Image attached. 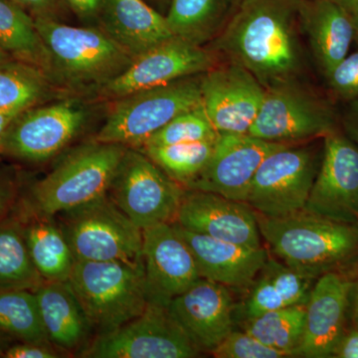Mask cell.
Listing matches in <instances>:
<instances>
[{
  "label": "cell",
  "instance_id": "d4e9b609",
  "mask_svg": "<svg viewBox=\"0 0 358 358\" xmlns=\"http://www.w3.org/2000/svg\"><path fill=\"white\" fill-rule=\"evenodd\" d=\"M299 11L305 20L313 54L327 77L348 56L355 39L352 16L331 0L299 3Z\"/></svg>",
  "mask_w": 358,
  "mask_h": 358
},
{
  "label": "cell",
  "instance_id": "9a60e30c",
  "mask_svg": "<svg viewBox=\"0 0 358 358\" xmlns=\"http://www.w3.org/2000/svg\"><path fill=\"white\" fill-rule=\"evenodd\" d=\"M286 145L248 134H219L210 159L185 189L203 190L247 202L252 181L264 159Z\"/></svg>",
  "mask_w": 358,
  "mask_h": 358
},
{
  "label": "cell",
  "instance_id": "681fc988",
  "mask_svg": "<svg viewBox=\"0 0 358 358\" xmlns=\"http://www.w3.org/2000/svg\"><path fill=\"white\" fill-rule=\"evenodd\" d=\"M1 162H2V157H1V155H0V164H1Z\"/></svg>",
  "mask_w": 358,
  "mask_h": 358
},
{
  "label": "cell",
  "instance_id": "7a4b0ae2",
  "mask_svg": "<svg viewBox=\"0 0 358 358\" xmlns=\"http://www.w3.org/2000/svg\"><path fill=\"white\" fill-rule=\"evenodd\" d=\"M256 216L261 237L273 253L313 279L336 271L358 254V224L338 222L306 211L285 217L257 212Z\"/></svg>",
  "mask_w": 358,
  "mask_h": 358
},
{
  "label": "cell",
  "instance_id": "7bdbcfd3",
  "mask_svg": "<svg viewBox=\"0 0 358 358\" xmlns=\"http://www.w3.org/2000/svg\"><path fill=\"white\" fill-rule=\"evenodd\" d=\"M331 1L341 7L352 17L358 11V0H331Z\"/></svg>",
  "mask_w": 358,
  "mask_h": 358
},
{
  "label": "cell",
  "instance_id": "7402d4cb",
  "mask_svg": "<svg viewBox=\"0 0 358 358\" xmlns=\"http://www.w3.org/2000/svg\"><path fill=\"white\" fill-rule=\"evenodd\" d=\"M96 15L101 29L133 59L176 37L166 17L143 0H103Z\"/></svg>",
  "mask_w": 358,
  "mask_h": 358
},
{
  "label": "cell",
  "instance_id": "52a82bcc",
  "mask_svg": "<svg viewBox=\"0 0 358 358\" xmlns=\"http://www.w3.org/2000/svg\"><path fill=\"white\" fill-rule=\"evenodd\" d=\"M62 214L75 261L143 263V230L108 195Z\"/></svg>",
  "mask_w": 358,
  "mask_h": 358
},
{
  "label": "cell",
  "instance_id": "60d3db41",
  "mask_svg": "<svg viewBox=\"0 0 358 358\" xmlns=\"http://www.w3.org/2000/svg\"><path fill=\"white\" fill-rule=\"evenodd\" d=\"M345 127L348 138L358 147V96L350 100L346 112Z\"/></svg>",
  "mask_w": 358,
  "mask_h": 358
},
{
  "label": "cell",
  "instance_id": "5bb4252c",
  "mask_svg": "<svg viewBox=\"0 0 358 358\" xmlns=\"http://www.w3.org/2000/svg\"><path fill=\"white\" fill-rule=\"evenodd\" d=\"M303 211L358 224V147L350 138L334 131L324 136L322 164Z\"/></svg>",
  "mask_w": 358,
  "mask_h": 358
},
{
  "label": "cell",
  "instance_id": "603a6c76",
  "mask_svg": "<svg viewBox=\"0 0 358 358\" xmlns=\"http://www.w3.org/2000/svg\"><path fill=\"white\" fill-rule=\"evenodd\" d=\"M315 281L268 257L248 287L241 307L244 320L282 308L307 305Z\"/></svg>",
  "mask_w": 358,
  "mask_h": 358
},
{
  "label": "cell",
  "instance_id": "30bf717a",
  "mask_svg": "<svg viewBox=\"0 0 358 358\" xmlns=\"http://www.w3.org/2000/svg\"><path fill=\"white\" fill-rule=\"evenodd\" d=\"M201 350L186 336L167 307L148 303L145 312L109 333L100 334L80 357L192 358Z\"/></svg>",
  "mask_w": 358,
  "mask_h": 358
},
{
  "label": "cell",
  "instance_id": "4dcf8cb0",
  "mask_svg": "<svg viewBox=\"0 0 358 358\" xmlns=\"http://www.w3.org/2000/svg\"><path fill=\"white\" fill-rule=\"evenodd\" d=\"M0 331L26 343H50L31 289H0Z\"/></svg>",
  "mask_w": 358,
  "mask_h": 358
},
{
  "label": "cell",
  "instance_id": "9c48e42d",
  "mask_svg": "<svg viewBox=\"0 0 358 358\" xmlns=\"http://www.w3.org/2000/svg\"><path fill=\"white\" fill-rule=\"evenodd\" d=\"M89 117L88 108L78 100L34 106L0 136V155L24 162L50 159L83 131Z\"/></svg>",
  "mask_w": 358,
  "mask_h": 358
},
{
  "label": "cell",
  "instance_id": "8d00e7d4",
  "mask_svg": "<svg viewBox=\"0 0 358 358\" xmlns=\"http://www.w3.org/2000/svg\"><path fill=\"white\" fill-rule=\"evenodd\" d=\"M21 199V183L13 169H0V222L15 212Z\"/></svg>",
  "mask_w": 358,
  "mask_h": 358
},
{
  "label": "cell",
  "instance_id": "ac0fdd59",
  "mask_svg": "<svg viewBox=\"0 0 358 358\" xmlns=\"http://www.w3.org/2000/svg\"><path fill=\"white\" fill-rule=\"evenodd\" d=\"M174 223L214 239L262 246L255 210L247 202L216 193L185 189Z\"/></svg>",
  "mask_w": 358,
  "mask_h": 358
},
{
  "label": "cell",
  "instance_id": "277c9868",
  "mask_svg": "<svg viewBox=\"0 0 358 358\" xmlns=\"http://www.w3.org/2000/svg\"><path fill=\"white\" fill-rule=\"evenodd\" d=\"M35 23L50 54L53 83L96 90L133 61L101 28L75 27L47 17L35 18Z\"/></svg>",
  "mask_w": 358,
  "mask_h": 358
},
{
  "label": "cell",
  "instance_id": "7dc6e473",
  "mask_svg": "<svg viewBox=\"0 0 358 358\" xmlns=\"http://www.w3.org/2000/svg\"><path fill=\"white\" fill-rule=\"evenodd\" d=\"M353 27H355V38L358 42V11L352 16Z\"/></svg>",
  "mask_w": 358,
  "mask_h": 358
},
{
  "label": "cell",
  "instance_id": "d590c367",
  "mask_svg": "<svg viewBox=\"0 0 358 358\" xmlns=\"http://www.w3.org/2000/svg\"><path fill=\"white\" fill-rule=\"evenodd\" d=\"M329 86L346 100L358 96V51L346 56L336 65L329 76Z\"/></svg>",
  "mask_w": 358,
  "mask_h": 358
},
{
  "label": "cell",
  "instance_id": "3957f363",
  "mask_svg": "<svg viewBox=\"0 0 358 358\" xmlns=\"http://www.w3.org/2000/svg\"><path fill=\"white\" fill-rule=\"evenodd\" d=\"M127 148L96 140L85 143L21 196L18 211L54 217L102 199L108 195Z\"/></svg>",
  "mask_w": 358,
  "mask_h": 358
},
{
  "label": "cell",
  "instance_id": "d6986e66",
  "mask_svg": "<svg viewBox=\"0 0 358 358\" xmlns=\"http://www.w3.org/2000/svg\"><path fill=\"white\" fill-rule=\"evenodd\" d=\"M167 308L201 352H210L234 329L236 307L230 289L204 278L176 296Z\"/></svg>",
  "mask_w": 358,
  "mask_h": 358
},
{
  "label": "cell",
  "instance_id": "e0dca14e",
  "mask_svg": "<svg viewBox=\"0 0 358 358\" xmlns=\"http://www.w3.org/2000/svg\"><path fill=\"white\" fill-rule=\"evenodd\" d=\"M143 259L148 303L167 307L200 275L192 250L174 223L143 230Z\"/></svg>",
  "mask_w": 358,
  "mask_h": 358
},
{
  "label": "cell",
  "instance_id": "836d02e7",
  "mask_svg": "<svg viewBox=\"0 0 358 358\" xmlns=\"http://www.w3.org/2000/svg\"><path fill=\"white\" fill-rule=\"evenodd\" d=\"M218 134L209 121L203 107L200 105L199 107L178 115L167 122L166 126L148 138L141 148L215 141Z\"/></svg>",
  "mask_w": 358,
  "mask_h": 358
},
{
  "label": "cell",
  "instance_id": "7c38bea8",
  "mask_svg": "<svg viewBox=\"0 0 358 358\" xmlns=\"http://www.w3.org/2000/svg\"><path fill=\"white\" fill-rule=\"evenodd\" d=\"M214 62L213 55L200 45L173 37L134 57L122 74L99 87L96 92L101 98L115 101L203 74L214 67Z\"/></svg>",
  "mask_w": 358,
  "mask_h": 358
},
{
  "label": "cell",
  "instance_id": "74e56055",
  "mask_svg": "<svg viewBox=\"0 0 358 358\" xmlns=\"http://www.w3.org/2000/svg\"><path fill=\"white\" fill-rule=\"evenodd\" d=\"M51 343H11L1 355L3 358H57L58 352L52 348Z\"/></svg>",
  "mask_w": 358,
  "mask_h": 358
},
{
  "label": "cell",
  "instance_id": "4316f807",
  "mask_svg": "<svg viewBox=\"0 0 358 358\" xmlns=\"http://www.w3.org/2000/svg\"><path fill=\"white\" fill-rule=\"evenodd\" d=\"M0 49L13 60L43 71L51 79L50 54L35 18L10 0H0Z\"/></svg>",
  "mask_w": 358,
  "mask_h": 358
},
{
  "label": "cell",
  "instance_id": "ffe728a7",
  "mask_svg": "<svg viewBox=\"0 0 358 358\" xmlns=\"http://www.w3.org/2000/svg\"><path fill=\"white\" fill-rule=\"evenodd\" d=\"M353 282L336 271L317 278L307 305L303 339L296 357H333L343 334Z\"/></svg>",
  "mask_w": 358,
  "mask_h": 358
},
{
  "label": "cell",
  "instance_id": "ee69618b",
  "mask_svg": "<svg viewBox=\"0 0 358 358\" xmlns=\"http://www.w3.org/2000/svg\"><path fill=\"white\" fill-rule=\"evenodd\" d=\"M18 115L13 114V113L0 112V136L3 134L4 131L10 126L11 122H13V120Z\"/></svg>",
  "mask_w": 358,
  "mask_h": 358
},
{
  "label": "cell",
  "instance_id": "f546056e",
  "mask_svg": "<svg viewBox=\"0 0 358 358\" xmlns=\"http://www.w3.org/2000/svg\"><path fill=\"white\" fill-rule=\"evenodd\" d=\"M306 306H292L243 320V331L264 345L284 352L288 357L296 352L305 331Z\"/></svg>",
  "mask_w": 358,
  "mask_h": 358
},
{
  "label": "cell",
  "instance_id": "1f68e13d",
  "mask_svg": "<svg viewBox=\"0 0 358 358\" xmlns=\"http://www.w3.org/2000/svg\"><path fill=\"white\" fill-rule=\"evenodd\" d=\"M216 140L164 147H145L138 150L147 155L169 178L185 188L206 166Z\"/></svg>",
  "mask_w": 358,
  "mask_h": 358
},
{
  "label": "cell",
  "instance_id": "f35d334b",
  "mask_svg": "<svg viewBox=\"0 0 358 358\" xmlns=\"http://www.w3.org/2000/svg\"><path fill=\"white\" fill-rule=\"evenodd\" d=\"M22 7L33 17L54 18L60 9L62 0H10Z\"/></svg>",
  "mask_w": 358,
  "mask_h": 358
},
{
  "label": "cell",
  "instance_id": "8992f818",
  "mask_svg": "<svg viewBox=\"0 0 358 358\" xmlns=\"http://www.w3.org/2000/svg\"><path fill=\"white\" fill-rule=\"evenodd\" d=\"M201 75L117 99L95 140L138 148L174 117L202 105Z\"/></svg>",
  "mask_w": 358,
  "mask_h": 358
},
{
  "label": "cell",
  "instance_id": "c3c4849f",
  "mask_svg": "<svg viewBox=\"0 0 358 358\" xmlns=\"http://www.w3.org/2000/svg\"><path fill=\"white\" fill-rule=\"evenodd\" d=\"M9 60H13V58L9 57L8 55L6 53V52H3L0 49V64H2V63H6L7 61Z\"/></svg>",
  "mask_w": 358,
  "mask_h": 358
},
{
  "label": "cell",
  "instance_id": "6da1fadb",
  "mask_svg": "<svg viewBox=\"0 0 358 358\" xmlns=\"http://www.w3.org/2000/svg\"><path fill=\"white\" fill-rule=\"evenodd\" d=\"M296 0H245L218 45L268 89L291 83L301 67Z\"/></svg>",
  "mask_w": 358,
  "mask_h": 358
},
{
  "label": "cell",
  "instance_id": "4fadbf2b",
  "mask_svg": "<svg viewBox=\"0 0 358 358\" xmlns=\"http://www.w3.org/2000/svg\"><path fill=\"white\" fill-rule=\"evenodd\" d=\"M262 105L249 129L250 136L288 145L333 133L331 112L292 83L265 89Z\"/></svg>",
  "mask_w": 358,
  "mask_h": 358
},
{
  "label": "cell",
  "instance_id": "bcb514c9",
  "mask_svg": "<svg viewBox=\"0 0 358 358\" xmlns=\"http://www.w3.org/2000/svg\"><path fill=\"white\" fill-rule=\"evenodd\" d=\"M355 303H353V320H355V327L358 329V285L355 287Z\"/></svg>",
  "mask_w": 358,
  "mask_h": 358
},
{
  "label": "cell",
  "instance_id": "5b68a950",
  "mask_svg": "<svg viewBox=\"0 0 358 358\" xmlns=\"http://www.w3.org/2000/svg\"><path fill=\"white\" fill-rule=\"evenodd\" d=\"M68 282L99 334L138 317L148 306L143 263L75 261Z\"/></svg>",
  "mask_w": 358,
  "mask_h": 358
},
{
  "label": "cell",
  "instance_id": "ba28073f",
  "mask_svg": "<svg viewBox=\"0 0 358 358\" xmlns=\"http://www.w3.org/2000/svg\"><path fill=\"white\" fill-rule=\"evenodd\" d=\"M185 188L147 155L128 148L122 155L108 196L138 228L173 223Z\"/></svg>",
  "mask_w": 358,
  "mask_h": 358
},
{
  "label": "cell",
  "instance_id": "b9f144b4",
  "mask_svg": "<svg viewBox=\"0 0 358 358\" xmlns=\"http://www.w3.org/2000/svg\"><path fill=\"white\" fill-rule=\"evenodd\" d=\"M71 8L83 17L96 15L103 0H65Z\"/></svg>",
  "mask_w": 358,
  "mask_h": 358
},
{
  "label": "cell",
  "instance_id": "d6a6232c",
  "mask_svg": "<svg viewBox=\"0 0 358 358\" xmlns=\"http://www.w3.org/2000/svg\"><path fill=\"white\" fill-rule=\"evenodd\" d=\"M223 7L224 0H171L167 25L174 36L201 46L215 29Z\"/></svg>",
  "mask_w": 358,
  "mask_h": 358
},
{
  "label": "cell",
  "instance_id": "8fae6325",
  "mask_svg": "<svg viewBox=\"0 0 358 358\" xmlns=\"http://www.w3.org/2000/svg\"><path fill=\"white\" fill-rule=\"evenodd\" d=\"M310 148L289 145L268 155L254 176L247 203L268 217H285L305 210L319 171Z\"/></svg>",
  "mask_w": 358,
  "mask_h": 358
},
{
  "label": "cell",
  "instance_id": "f1b7e54d",
  "mask_svg": "<svg viewBox=\"0 0 358 358\" xmlns=\"http://www.w3.org/2000/svg\"><path fill=\"white\" fill-rule=\"evenodd\" d=\"M53 82L46 73L20 61L0 64V112L20 114L48 98Z\"/></svg>",
  "mask_w": 358,
  "mask_h": 358
},
{
  "label": "cell",
  "instance_id": "83f0119b",
  "mask_svg": "<svg viewBox=\"0 0 358 358\" xmlns=\"http://www.w3.org/2000/svg\"><path fill=\"white\" fill-rule=\"evenodd\" d=\"M28 252L17 212L0 222V289L35 291L44 282Z\"/></svg>",
  "mask_w": 358,
  "mask_h": 358
},
{
  "label": "cell",
  "instance_id": "44dd1931",
  "mask_svg": "<svg viewBox=\"0 0 358 358\" xmlns=\"http://www.w3.org/2000/svg\"><path fill=\"white\" fill-rule=\"evenodd\" d=\"M174 225L192 250L200 277L229 289H248L268 258L263 246L231 243Z\"/></svg>",
  "mask_w": 358,
  "mask_h": 358
},
{
  "label": "cell",
  "instance_id": "2e32d148",
  "mask_svg": "<svg viewBox=\"0 0 358 358\" xmlns=\"http://www.w3.org/2000/svg\"><path fill=\"white\" fill-rule=\"evenodd\" d=\"M202 107L218 134H248L262 105L265 88L233 62L201 75Z\"/></svg>",
  "mask_w": 358,
  "mask_h": 358
},
{
  "label": "cell",
  "instance_id": "ab89813d",
  "mask_svg": "<svg viewBox=\"0 0 358 358\" xmlns=\"http://www.w3.org/2000/svg\"><path fill=\"white\" fill-rule=\"evenodd\" d=\"M333 357L338 358H358V329L345 333L336 350Z\"/></svg>",
  "mask_w": 358,
  "mask_h": 358
},
{
  "label": "cell",
  "instance_id": "f6af8a7d",
  "mask_svg": "<svg viewBox=\"0 0 358 358\" xmlns=\"http://www.w3.org/2000/svg\"><path fill=\"white\" fill-rule=\"evenodd\" d=\"M11 343H13V338L9 336L8 334L0 331V357H1V355L3 353L4 350H6Z\"/></svg>",
  "mask_w": 358,
  "mask_h": 358
},
{
  "label": "cell",
  "instance_id": "e575fe53",
  "mask_svg": "<svg viewBox=\"0 0 358 358\" xmlns=\"http://www.w3.org/2000/svg\"><path fill=\"white\" fill-rule=\"evenodd\" d=\"M217 358H282L284 352L264 345L253 336L243 331H232L210 352Z\"/></svg>",
  "mask_w": 358,
  "mask_h": 358
},
{
  "label": "cell",
  "instance_id": "cb8c5ba5",
  "mask_svg": "<svg viewBox=\"0 0 358 358\" xmlns=\"http://www.w3.org/2000/svg\"><path fill=\"white\" fill-rule=\"evenodd\" d=\"M34 293L51 345L66 352L77 350L86 341L92 327L69 282H44Z\"/></svg>",
  "mask_w": 358,
  "mask_h": 358
},
{
  "label": "cell",
  "instance_id": "484cf974",
  "mask_svg": "<svg viewBox=\"0 0 358 358\" xmlns=\"http://www.w3.org/2000/svg\"><path fill=\"white\" fill-rule=\"evenodd\" d=\"M22 221L28 252L35 268L45 282L69 280L75 258L60 226L53 217L27 215L16 208Z\"/></svg>",
  "mask_w": 358,
  "mask_h": 358
}]
</instances>
